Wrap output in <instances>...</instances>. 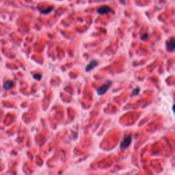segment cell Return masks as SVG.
I'll list each match as a JSON object with an SVG mask.
<instances>
[{"label":"cell","mask_w":175,"mask_h":175,"mask_svg":"<svg viewBox=\"0 0 175 175\" xmlns=\"http://www.w3.org/2000/svg\"><path fill=\"white\" fill-rule=\"evenodd\" d=\"M38 9L40 10V12H41V13L46 14H49V12H51V11L53 10V6H51V7H49V8H48L47 9H46V10H41V8H38Z\"/></svg>","instance_id":"obj_7"},{"label":"cell","mask_w":175,"mask_h":175,"mask_svg":"<svg viewBox=\"0 0 175 175\" xmlns=\"http://www.w3.org/2000/svg\"><path fill=\"white\" fill-rule=\"evenodd\" d=\"M166 49L168 51H174L175 49V38H172L166 42Z\"/></svg>","instance_id":"obj_5"},{"label":"cell","mask_w":175,"mask_h":175,"mask_svg":"<svg viewBox=\"0 0 175 175\" xmlns=\"http://www.w3.org/2000/svg\"><path fill=\"white\" fill-rule=\"evenodd\" d=\"M14 86V83L13 81H11V80H9V81H7L3 85V88L4 89L6 90H10L11 88Z\"/></svg>","instance_id":"obj_6"},{"label":"cell","mask_w":175,"mask_h":175,"mask_svg":"<svg viewBox=\"0 0 175 175\" xmlns=\"http://www.w3.org/2000/svg\"><path fill=\"white\" fill-rule=\"evenodd\" d=\"M131 142H132V135H127L121 141L120 144V149H127V148H128L131 144Z\"/></svg>","instance_id":"obj_2"},{"label":"cell","mask_w":175,"mask_h":175,"mask_svg":"<svg viewBox=\"0 0 175 175\" xmlns=\"http://www.w3.org/2000/svg\"><path fill=\"white\" fill-rule=\"evenodd\" d=\"M147 38H148V34H147V33H144V34L141 36V39H142V41L147 40Z\"/></svg>","instance_id":"obj_10"},{"label":"cell","mask_w":175,"mask_h":175,"mask_svg":"<svg viewBox=\"0 0 175 175\" xmlns=\"http://www.w3.org/2000/svg\"><path fill=\"white\" fill-rule=\"evenodd\" d=\"M98 64H99V62L96 60H92L88 64V65L86 66L85 70H86V72L88 73V72L92 71L94 68L96 67Z\"/></svg>","instance_id":"obj_4"},{"label":"cell","mask_w":175,"mask_h":175,"mask_svg":"<svg viewBox=\"0 0 175 175\" xmlns=\"http://www.w3.org/2000/svg\"><path fill=\"white\" fill-rule=\"evenodd\" d=\"M112 83L111 82H108L107 83L103 84V85H102L101 86H100L99 88H96V92H97L99 96L105 94L109 90V89H110L111 86H112Z\"/></svg>","instance_id":"obj_1"},{"label":"cell","mask_w":175,"mask_h":175,"mask_svg":"<svg viewBox=\"0 0 175 175\" xmlns=\"http://www.w3.org/2000/svg\"><path fill=\"white\" fill-rule=\"evenodd\" d=\"M97 12L99 14H102L103 15V14H109L110 12H112L113 10H112V9L110 8V6L105 5V6H102L98 8Z\"/></svg>","instance_id":"obj_3"},{"label":"cell","mask_w":175,"mask_h":175,"mask_svg":"<svg viewBox=\"0 0 175 175\" xmlns=\"http://www.w3.org/2000/svg\"><path fill=\"white\" fill-rule=\"evenodd\" d=\"M172 111H173V112L175 114V104H174L173 106H172Z\"/></svg>","instance_id":"obj_11"},{"label":"cell","mask_w":175,"mask_h":175,"mask_svg":"<svg viewBox=\"0 0 175 175\" xmlns=\"http://www.w3.org/2000/svg\"><path fill=\"white\" fill-rule=\"evenodd\" d=\"M140 89L139 88H135L133 90V92H132V96H135V95H138L139 93H140Z\"/></svg>","instance_id":"obj_8"},{"label":"cell","mask_w":175,"mask_h":175,"mask_svg":"<svg viewBox=\"0 0 175 175\" xmlns=\"http://www.w3.org/2000/svg\"><path fill=\"white\" fill-rule=\"evenodd\" d=\"M33 77H34V78L35 80H41V78H42V75L40 73H36V74H34V75H33Z\"/></svg>","instance_id":"obj_9"}]
</instances>
